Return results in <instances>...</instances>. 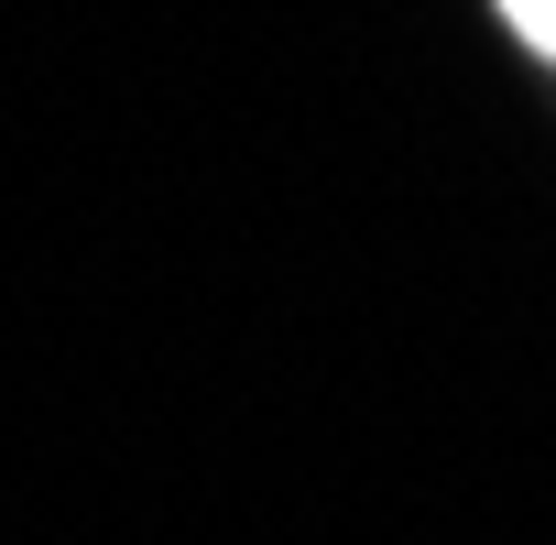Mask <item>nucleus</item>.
Segmentation results:
<instances>
[{
    "label": "nucleus",
    "mask_w": 556,
    "mask_h": 545,
    "mask_svg": "<svg viewBox=\"0 0 556 545\" xmlns=\"http://www.w3.org/2000/svg\"><path fill=\"white\" fill-rule=\"evenodd\" d=\"M502 12H513V34H523L534 55H556V0H502Z\"/></svg>",
    "instance_id": "obj_1"
}]
</instances>
